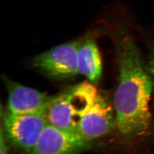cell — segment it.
<instances>
[{
	"label": "cell",
	"instance_id": "6da1fadb",
	"mask_svg": "<svg viewBox=\"0 0 154 154\" xmlns=\"http://www.w3.org/2000/svg\"><path fill=\"white\" fill-rule=\"evenodd\" d=\"M113 38L119 74L114 98L115 123L123 134L142 136L151 125L149 102L154 81L131 32L120 27Z\"/></svg>",
	"mask_w": 154,
	"mask_h": 154
},
{
	"label": "cell",
	"instance_id": "3957f363",
	"mask_svg": "<svg viewBox=\"0 0 154 154\" xmlns=\"http://www.w3.org/2000/svg\"><path fill=\"white\" fill-rule=\"evenodd\" d=\"M4 122L8 138L25 153H31L48 125L43 113L13 114L8 111L4 116Z\"/></svg>",
	"mask_w": 154,
	"mask_h": 154
},
{
	"label": "cell",
	"instance_id": "5b68a950",
	"mask_svg": "<svg viewBox=\"0 0 154 154\" xmlns=\"http://www.w3.org/2000/svg\"><path fill=\"white\" fill-rule=\"evenodd\" d=\"M88 142L78 132L48 125L30 154H77L88 147Z\"/></svg>",
	"mask_w": 154,
	"mask_h": 154
},
{
	"label": "cell",
	"instance_id": "52a82bcc",
	"mask_svg": "<svg viewBox=\"0 0 154 154\" xmlns=\"http://www.w3.org/2000/svg\"><path fill=\"white\" fill-rule=\"evenodd\" d=\"M8 109L13 114L43 113L53 97L17 83L8 81Z\"/></svg>",
	"mask_w": 154,
	"mask_h": 154
},
{
	"label": "cell",
	"instance_id": "30bf717a",
	"mask_svg": "<svg viewBox=\"0 0 154 154\" xmlns=\"http://www.w3.org/2000/svg\"><path fill=\"white\" fill-rule=\"evenodd\" d=\"M0 154H8V147L4 139L2 130H1L0 137Z\"/></svg>",
	"mask_w": 154,
	"mask_h": 154
},
{
	"label": "cell",
	"instance_id": "ba28073f",
	"mask_svg": "<svg viewBox=\"0 0 154 154\" xmlns=\"http://www.w3.org/2000/svg\"><path fill=\"white\" fill-rule=\"evenodd\" d=\"M79 74L88 78L95 84L99 81L102 71V63L99 49L95 41L88 38L81 41L77 54Z\"/></svg>",
	"mask_w": 154,
	"mask_h": 154
},
{
	"label": "cell",
	"instance_id": "9c48e42d",
	"mask_svg": "<svg viewBox=\"0 0 154 154\" xmlns=\"http://www.w3.org/2000/svg\"><path fill=\"white\" fill-rule=\"evenodd\" d=\"M142 37L146 47L147 64L154 83V26L142 29Z\"/></svg>",
	"mask_w": 154,
	"mask_h": 154
},
{
	"label": "cell",
	"instance_id": "277c9868",
	"mask_svg": "<svg viewBox=\"0 0 154 154\" xmlns=\"http://www.w3.org/2000/svg\"><path fill=\"white\" fill-rule=\"evenodd\" d=\"M81 41H74L57 46L35 57L34 67L48 76L55 79L72 77L79 74L77 54Z\"/></svg>",
	"mask_w": 154,
	"mask_h": 154
},
{
	"label": "cell",
	"instance_id": "7a4b0ae2",
	"mask_svg": "<svg viewBox=\"0 0 154 154\" xmlns=\"http://www.w3.org/2000/svg\"><path fill=\"white\" fill-rule=\"evenodd\" d=\"M98 93L94 85L83 82L53 97L45 112L48 125L78 132L81 117L93 104Z\"/></svg>",
	"mask_w": 154,
	"mask_h": 154
},
{
	"label": "cell",
	"instance_id": "8992f818",
	"mask_svg": "<svg viewBox=\"0 0 154 154\" xmlns=\"http://www.w3.org/2000/svg\"><path fill=\"white\" fill-rule=\"evenodd\" d=\"M109 100L99 93L88 111L81 117L78 133L90 142L109 132L116 116Z\"/></svg>",
	"mask_w": 154,
	"mask_h": 154
}]
</instances>
